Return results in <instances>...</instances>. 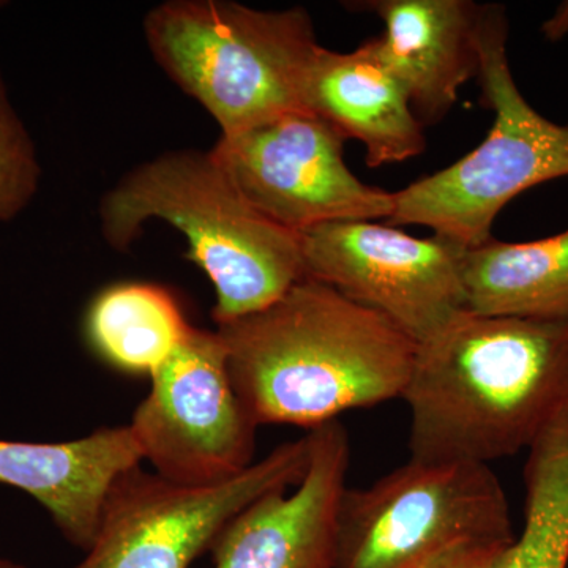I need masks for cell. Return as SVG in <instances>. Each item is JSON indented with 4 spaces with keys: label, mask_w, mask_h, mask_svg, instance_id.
Here are the masks:
<instances>
[{
    "label": "cell",
    "mask_w": 568,
    "mask_h": 568,
    "mask_svg": "<svg viewBox=\"0 0 568 568\" xmlns=\"http://www.w3.org/2000/svg\"><path fill=\"white\" fill-rule=\"evenodd\" d=\"M149 220L185 235L189 260L215 287L212 317L233 323L283 297L306 278L301 234L256 211L212 152L173 151L123 175L100 203L103 237L126 252Z\"/></svg>",
    "instance_id": "cell-3"
},
{
    "label": "cell",
    "mask_w": 568,
    "mask_h": 568,
    "mask_svg": "<svg viewBox=\"0 0 568 568\" xmlns=\"http://www.w3.org/2000/svg\"><path fill=\"white\" fill-rule=\"evenodd\" d=\"M216 332L257 426L315 429L347 410L402 398L417 354L386 317L313 278Z\"/></svg>",
    "instance_id": "cell-2"
},
{
    "label": "cell",
    "mask_w": 568,
    "mask_h": 568,
    "mask_svg": "<svg viewBox=\"0 0 568 568\" xmlns=\"http://www.w3.org/2000/svg\"><path fill=\"white\" fill-rule=\"evenodd\" d=\"M478 538H515L491 467L410 458L368 487L346 488L335 568H414Z\"/></svg>",
    "instance_id": "cell-6"
},
{
    "label": "cell",
    "mask_w": 568,
    "mask_h": 568,
    "mask_svg": "<svg viewBox=\"0 0 568 568\" xmlns=\"http://www.w3.org/2000/svg\"><path fill=\"white\" fill-rule=\"evenodd\" d=\"M0 568H26V567L21 566V564L13 562V560L0 559Z\"/></svg>",
    "instance_id": "cell-21"
},
{
    "label": "cell",
    "mask_w": 568,
    "mask_h": 568,
    "mask_svg": "<svg viewBox=\"0 0 568 568\" xmlns=\"http://www.w3.org/2000/svg\"><path fill=\"white\" fill-rule=\"evenodd\" d=\"M302 108L345 140L362 142L369 168L405 163L426 149L425 126L405 89L368 44L355 51L317 48L302 82Z\"/></svg>",
    "instance_id": "cell-14"
},
{
    "label": "cell",
    "mask_w": 568,
    "mask_h": 568,
    "mask_svg": "<svg viewBox=\"0 0 568 568\" xmlns=\"http://www.w3.org/2000/svg\"><path fill=\"white\" fill-rule=\"evenodd\" d=\"M568 480L537 478L526 487L525 528L504 568H567Z\"/></svg>",
    "instance_id": "cell-17"
},
{
    "label": "cell",
    "mask_w": 568,
    "mask_h": 568,
    "mask_svg": "<svg viewBox=\"0 0 568 568\" xmlns=\"http://www.w3.org/2000/svg\"><path fill=\"white\" fill-rule=\"evenodd\" d=\"M306 278L390 321L416 345L467 312L465 248L377 222L323 224L301 234Z\"/></svg>",
    "instance_id": "cell-10"
},
{
    "label": "cell",
    "mask_w": 568,
    "mask_h": 568,
    "mask_svg": "<svg viewBox=\"0 0 568 568\" xmlns=\"http://www.w3.org/2000/svg\"><path fill=\"white\" fill-rule=\"evenodd\" d=\"M345 142L312 112L291 111L222 134L211 152L256 211L295 234L328 223L390 219L394 193L349 170Z\"/></svg>",
    "instance_id": "cell-9"
},
{
    "label": "cell",
    "mask_w": 568,
    "mask_h": 568,
    "mask_svg": "<svg viewBox=\"0 0 568 568\" xmlns=\"http://www.w3.org/2000/svg\"><path fill=\"white\" fill-rule=\"evenodd\" d=\"M192 325L174 295L151 283H122L95 298L88 317L92 345L104 361L151 376L173 355Z\"/></svg>",
    "instance_id": "cell-16"
},
{
    "label": "cell",
    "mask_w": 568,
    "mask_h": 568,
    "mask_svg": "<svg viewBox=\"0 0 568 568\" xmlns=\"http://www.w3.org/2000/svg\"><path fill=\"white\" fill-rule=\"evenodd\" d=\"M463 283L474 315L568 320V230L466 250Z\"/></svg>",
    "instance_id": "cell-15"
},
{
    "label": "cell",
    "mask_w": 568,
    "mask_h": 568,
    "mask_svg": "<svg viewBox=\"0 0 568 568\" xmlns=\"http://www.w3.org/2000/svg\"><path fill=\"white\" fill-rule=\"evenodd\" d=\"M511 540L478 538V540L459 541L432 558L425 559L414 568H504Z\"/></svg>",
    "instance_id": "cell-19"
},
{
    "label": "cell",
    "mask_w": 568,
    "mask_h": 568,
    "mask_svg": "<svg viewBox=\"0 0 568 568\" xmlns=\"http://www.w3.org/2000/svg\"><path fill=\"white\" fill-rule=\"evenodd\" d=\"M129 425L106 426L67 443L0 439V485L21 489L47 508L74 547H91L112 485L141 466Z\"/></svg>",
    "instance_id": "cell-13"
},
{
    "label": "cell",
    "mask_w": 568,
    "mask_h": 568,
    "mask_svg": "<svg viewBox=\"0 0 568 568\" xmlns=\"http://www.w3.org/2000/svg\"><path fill=\"white\" fill-rule=\"evenodd\" d=\"M310 457L306 435L237 476L197 487L134 467L112 485L95 538L74 568H189L246 507L301 484Z\"/></svg>",
    "instance_id": "cell-7"
},
{
    "label": "cell",
    "mask_w": 568,
    "mask_h": 568,
    "mask_svg": "<svg viewBox=\"0 0 568 568\" xmlns=\"http://www.w3.org/2000/svg\"><path fill=\"white\" fill-rule=\"evenodd\" d=\"M130 429L142 462L181 485H212L254 463L256 422L235 392L219 332L190 328L151 376Z\"/></svg>",
    "instance_id": "cell-8"
},
{
    "label": "cell",
    "mask_w": 568,
    "mask_h": 568,
    "mask_svg": "<svg viewBox=\"0 0 568 568\" xmlns=\"http://www.w3.org/2000/svg\"><path fill=\"white\" fill-rule=\"evenodd\" d=\"M402 399L410 458L489 466L511 457L568 405V320L463 313L417 345Z\"/></svg>",
    "instance_id": "cell-1"
},
{
    "label": "cell",
    "mask_w": 568,
    "mask_h": 568,
    "mask_svg": "<svg viewBox=\"0 0 568 568\" xmlns=\"http://www.w3.org/2000/svg\"><path fill=\"white\" fill-rule=\"evenodd\" d=\"M40 181L36 142L11 103L0 70V223L11 222L29 207Z\"/></svg>",
    "instance_id": "cell-18"
},
{
    "label": "cell",
    "mask_w": 568,
    "mask_h": 568,
    "mask_svg": "<svg viewBox=\"0 0 568 568\" xmlns=\"http://www.w3.org/2000/svg\"><path fill=\"white\" fill-rule=\"evenodd\" d=\"M544 33L548 40L558 41L568 33V2L560 3L555 14L544 24Z\"/></svg>",
    "instance_id": "cell-20"
},
{
    "label": "cell",
    "mask_w": 568,
    "mask_h": 568,
    "mask_svg": "<svg viewBox=\"0 0 568 568\" xmlns=\"http://www.w3.org/2000/svg\"><path fill=\"white\" fill-rule=\"evenodd\" d=\"M349 6L384 22L383 36L366 44L405 89L422 125L443 121L463 85L477 78L484 6L470 0H364Z\"/></svg>",
    "instance_id": "cell-12"
},
{
    "label": "cell",
    "mask_w": 568,
    "mask_h": 568,
    "mask_svg": "<svg viewBox=\"0 0 568 568\" xmlns=\"http://www.w3.org/2000/svg\"><path fill=\"white\" fill-rule=\"evenodd\" d=\"M153 59L203 104L222 134L302 108V82L317 48L304 7L257 10L230 0H170L144 18Z\"/></svg>",
    "instance_id": "cell-4"
},
{
    "label": "cell",
    "mask_w": 568,
    "mask_h": 568,
    "mask_svg": "<svg viewBox=\"0 0 568 568\" xmlns=\"http://www.w3.org/2000/svg\"><path fill=\"white\" fill-rule=\"evenodd\" d=\"M506 7L484 6L477 80L495 114L487 138L458 162L394 192L396 224L428 227L462 248L487 244L497 215L532 186L568 175V123L549 121L519 91L507 55Z\"/></svg>",
    "instance_id": "cell-5"
},
{
    "label": "cell",
    "mask_w": 568,
    "mask_h": 568,
    "mask_svg": "<svg viewBox=\"0 0 568 568\" xmlns=\"http://www.w3.org/2000/svg\"><path fill=\"white\" fill-rule=\"evenodd\" d=\"M301 484L245 508L213 544L215 568H335L351 446L338 420L310 429Z\"/></svg>",
    "instance_id": "cell-11"
}]
</instances>
